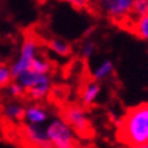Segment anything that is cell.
<instances>
[{
    "label": "cell",
    "instance_id": "14",
    "mask_svg": "<svg viewBox=\"0 0 148 148\" xmlns=\"http://www.w3.org/2000/svg\"><path fill=\"white\" fill-rule=\"evenodd\" d=\"M29 69L36 71V72H38V73H50V71H52V64H50V61L46 57H42L41 54H38V56L33 60V63Z\"/></svg>",
    "mask_w": 148,
    "mask_h": 148
},
{
    "label": "cell",
    "instance_id": "17",
    "mask_svg": "<svg viewBox=\"0 0 148 148\" xmlns=\"http://www.w3.org/2000/svg\"><path fill=\"white\" fill-rule=\"evenodd\" d=\"M95 53H97V42L92 40H86L80 46V56L86 60H88Z\"/></svg>",
    "mask_w": 148,
    "mask_h": 148
},
{
    "label": "cell",
    "instance_id": "7",
    "mask_svg": "<svg viewBox=\"0 0 148 148\" xmlns=\"http://www.w3.org/2000/svg\"><path fill=\"white\" fill-rule=\"evenodd\" d=\"M22 135L29 144L37 145V147H50L46 136V130L44 125H37V124H26L23 126Z\"/></svg>",
    "mask_w": 148,
    "mask_h": 148
},
{
    "label": "cell",
    "instance_id": "18",
    "mask_svg": "<svg viewBox=\"0 0 148 148\" xmlns=\"http://www.w3.org/2000/svg\"><path fill=\"white\" fill-rule=\"evenodd\" d=\"M5 88H7L8 94L11 95L14 99H18V98H21V97L25 95V88H23L22 86H21V83H18L15 79H14V80L11 82Z\"/></svg>",
    "mask_w": 148,
    "mask_h": 148
},
{
    "label": "cell",
    "instance_id": "2",
    "mask_svg": "<svg viewBox=\"0 0 148 148\" xmlns=\"http://www.w3.org/2000/svg\"><path fill=\"white\" fill-rule=\"evenodd\" d=\"M14 79L21 83V86L25 88V95L33 101H42L52 91L50 73H38L32 69H26Z\"/></svg>",
    "mask_w": 148,
    "mask_h": 148
},
{
    "label": "cell",
    "instance_id": "10",
    "mask_svg": "<svg viewBox=\"0 0 148 148\" xmlns=\"http://www.w3.org/2000/svg\"><path fill=\"white\" fill-rule=\"evenodd\" d=\"M130 29L139 38L148 42V12L135 19H130Z\"/></svg>",
    "mask_w": 148,
    "mask_h": 148
},
{
    "label": "cell",
    "instance_id": "13",
    "mask_svg": "<svg viewBox=\"0 0 148 148\" xmlns=\"http://www.w3.org/2000/svg\"><path fill=\"white\" fill-rule=\"evenodd\" d=\"M48 48H49L54 54L61 56V57H68L72 53V48L67 41L60 40V38H52L48 42Z\"/></svg>",
    "mask_w": 148,
    "mask_h": 148
},
{
    "label": "cell",
    "instance_id": "16",
    "mask_svg": "<svg viewBox=\"0 0 148 148\" xmlns=\"http://www.w3.org/2000/svg\"><path fill=\"white\" fill-rule=\"evenodd\" d=\"M147 12H148V0H133L130 19L141 16V15H144V14H147Z\"/></svg>",
    "mask_w": 148,
    "mask_h": 148
},
{
    "label": "cell",
    "instance_id": "12",
    "mask_svg": "<svg viewBox=\"0 0 148 148\" xmlns=\"http://www.w3.org/2000/svg\"><path fill=\"white\" fill-rule=\"evenodd\" d=\"M114 72V64L112 60H103L101 64H98L92 71V77L97 82H103L109 79Z\"/></svg>",
    "mask_w": 148,
    "mask_h": 148
},
{
    "label": "cell",
    "instance_id": "11",
    "mask_svg": "<svg viewBox=\"0 0 148 148\" xmlns=\"http://www.w3.org/2000/svg\"><path fill=\"white\" fill-rule=\"evenodd\" d=\"M3 114L10 121H23V114H25V106L18 101L8 102L3 109Z\"/></svg>",
    "mask_w": 148,
    "mask_h": 148
},
{
    "label": "cell",
    "instance_id": "20",
    "mask_svg": "<svg viewBox=\"0 0 148 148\" xmlns=\"http://www.w3.org/2000/svg\"><path fill=\"white\" fill-rule=\"evenodd\" d=\"M1 50H3V46H1V44H0V57H1V54H3V52H1Z\"/></svg>",
    "mask_w": 148,
    "mask_h": 148
},
{
    "label": "cell",
    "instance_id": "6",
    "mask_svg": "<svg viewBox=\"0 0 148 148\" xmlns=\"http://www.w3.org/2000/svg\"><path fill=\"white\" fill-rule=\"evenodd\" d=\"M98 5L108 18L124 23L130 19L133 0H98Z\"/></svg>",
    "mask_w": 148,
    "mask_h": 148
},
{
    "label": "cell",
    "instance_id": "1",
    "mask_svg": "<svg viewBox=\"0 0 148 148\" xmlns=\"http://www.w3.org/2000/svg\"><path fill=\"white\" fill-rule=\"evenodd\" d=\"M117 136L129 147L148 148V102L129 109L118 125Z\"/></svg>",
    "mask_w": 148,
    "mask_h": 148
},
{
    "label": "cell",
    "instance_id": "8",
    "mask_svg": "<svg viewBox=\"0 0 148 148\" xmlns=\"http://www.w3.org/2000/svg\"><path fill=\"white\" fill-rule=\"evenodd\" d=\"M49 120V112L40 103H32L25 108L23 121L26 124H37V125H45Z\"/></svg>",
    "mask_w": 148,
    "mask_h": 148
},
{
    "label": "cell",
    "instance_id": "19",
    "mask_svg": "<svg viewBox=\"0 0 148 148\" xmlns=\"http://www.w3.org/2000/svg\"><path fill=\"white\" fill-rule=\"evenodd\" d=\"M65 1L75 10H84L91 4V0H65Z\"/></svg>",
    "mask_w": 148,
    "mask_h": 148
},
{
    "label": "cell",
    "instance_id": "5",
    "mask_svg": "<svg viewBox=\"0 0 148 148\" xmlns=\"http://www.w3.org/2000/svg\"><path fill=\"white\" fill-rule=\"evenodd\" d=\"M40 54V44L34 37H26L22 42V46L19 49L18 57L14 60V63L10 65L14 77L19 75L21 72L30 68L33 60Z\"/></svg>",
    "mask_w": 148,
    "mask_h": 148
},
{
    "label": "cell",
    "instance_id": "4",
    "mask_svg": "<svg viewBox=\"0 0 148 148\" xmlns=\"http://www.w3.org/2000/svg\"><path fill=\"white\" fill-rule=\"evenodd\" d=\"M61 118L72 128V130L80 137H88L91 136L92 128L91 121L84 109L77 105H69L61 112Z\"/></svg>",
    "mask_w": 148,
    "mask_h": 148
},
{
    "label": "cell",
    "instance_id": "15",
    "mask_svg": "<svg viewBox=\"0 0 148 148\" xmlns=\"http://www.w3.org/2000/svg\"><path fill=\"white\" fill-rule=\"evenodd\" d=\"M14 80V75L11 72L10 65L0 63V88H4Z\"/></svg>",
    "mask_w": 148,
    "mask_h": 148
},
{
    "label": "cell",
    "instance_id": "3",
    "mask_svg": "<svg viewBox=\"0 0 148 148\" xmlns=\"http://www.w3.org/2000/svg\"><path fill=\"white\" fill-rule=\"evenodd\" d=\"M48 141L56 148H72L76 145V133L61 117L53 118L45 126Z\"/></svg>",
    "mask_w": 148,
    "mask_h": 148
},
{
    "label": "cell",
    "instance_id": "9",
    "mask_svg": "<svg viewBox=\"0 0 148 148\" xmlns=\"http://www.w3.org/2000/svg\"><path fill=\"white\" fill-rule=\"evenodd\" d=\"M101 95V84L99 82H88L87 84L82 88L80 92V101L83 106H91L97 102V99Z\"/></svg>",
    "mask_w": 148,
    "mask_h": 148
}]
</instances>
